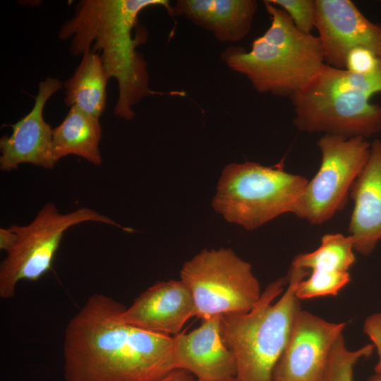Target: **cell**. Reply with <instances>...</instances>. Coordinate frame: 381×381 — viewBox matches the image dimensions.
Returning <instances> with one entry per match:
<instances>
[{
	"instance_id": "cell-28",
	"label": "cell",
	"mask_w": 381,
	"mask_h": 381,
	"mask_svg": "<svg viewBox=\"0 0 381 381\" xmlns=\"http://www.w3.org/2000/svg\"><path fill=\"white\" fill-rule=\"evenodd\" d=\"M226 381H234V380H226Z\"/></svg>"
},
{
	"instance_id": "cell-27",
	"label": "cell",
	"mask_w": 381,
	"mask_h": 381,
	"mask_svg": "<svg viewBox=\"0 0 381 381\" xmlns=\"http://www.w3.org/2000/svg\"><path fill=\"white\" fill-rule=\"evenodd\" d=\"M368 381H381V375H378V374H376L375 375H373V377H371Z\"/></svg>"
},
{
	"instance_id": "cell-12",
	"label": "cell",
	"mask_w": 381,
	"mask_h": 381,
	"mask_svg": "<svg viewBox=\"0 0 381 381\" xmlns=\"http://www.w3.org/2000/svg\"><path fill=\"white\" fill-rule=\"evenodd\" d=\"M61 80L48 77L38 85L35 104L30 111L11 125V135L0 139V169L11 171L20 164H32L47 169L56 164L52 153L53 129L43 116L45 104L62 88Z\"/></svg>"
},
{
	"instance_id": "cell-26",
	"label": "cell",
	"mask_w": 381,
	"mask_h": 381,
	"mask_svg": "<svg viewBox=\"0 0 381 381\" xmlns=\"http://www.w3.org/2000/svg\"><path fill=\"white\" fill-rule=\"evenodd\" d=\"M158 381H198L192 374L186 370L176 369Z\"/></svg>"
},
{
	"instance_id": "cell-13",
	"label": "cell",
	"mask_w": 381,
	"mask_h": 381,
	"mask_svg": "<svg viewBox=\"0 0 381 381\" xmlns=\"http://www.w3.org/2000/svg\"><path fill=\"white\" fill-rule=\"evenodd\" d=\"M221 316L202 319L193 330L173 336L176 369L188 371L198 381L234 380L236 358L222 339Z\"/></svg>"
},
{
	"instance_id": "cell-23",
	"label": "cell",
	"mask_w": 381,
	"mask_h": 381,
	"mask_svg": "<svg viewBox=\"0 0 381 381\" xmlns=\"http://www.w3.org/2000/svg\"><path fill=\"white\" fill-rule=\"evenodd\" d=\"M380 58L369 49L354 48L346 56L345 69L353 73H369L378 67Z\"/></svg>"
},
{
	"instance_id": "cell-16",
	"label": "cell",
	"mask_w": 381,
	"mask_h": 381,
	"mask_svg": "<svg viewBox=\"0 0 381 381\" xmlns=\"http://www.w3.org/2000/svg\"><path fill=\"white\" fill-rule=\"evenodd\" d=\"M258 8L255 0H177L171 16H184L220 42H236L250 31Z\"/></svg>"
},
{
	"instance_id": "cell-20",
	"label": "cell",
	"mask_w": 381,
	"mask_h": 381,
	"mask_svg": "<svg viewBox=\"0 0 381 381\" xmlns=\"http://www.w3.org/2000/svg\"><path fill=\"white\" fill-rule=\"evenodd\" d=\"M374 349L372 344L350 351L346 346L343 334H341L332 346L319 381H353V366L361 358L369 356Z\"/></svg>"
},
{
	"instance_id": "cell-14",
	"label": "cell",
	"mask_w": 381,
	"mask_h": 381,
	"mask_svg": "<svg viewBox=\"0 0 381 381\" xmlns=\"http://www.w3.org/2000/svg\"><path fill=\"white\" fill-rule=\"evenodd\" d=\"M192 317H195L193 298L181 279L155 283L121 314L126 323L169 336L179 334Z\"/></svg>"
},
{
	"instance_id": "cell-15",
	"label": "cell",
	"mask_w": 381,
	"mask_h": 381,
	"mask_svg": "<svg viewBox=\"0 0 381 381\" xmlns=\"http://www.w3.org/2000/svg\"><path fill=\"white\" fill-rule=\"evenodd\" d=\"M350 196L354 205L349 236L354 250L368 255L381 241V140L370 143L368 159L350 189Z\"/></svg>"
},
{
	"instance_id": "cell-4",
	"label": "cell",
	"mask_w": 381,
	"mask_h": 381,
	"mask_svg": "<svg viewBox=\"0 0 381 381\" xmlns=\"http://www.w3.org/2000/svg\"><path fill=\"white\" fill-rule=\"evenodd\" d=\"M308 272L291 267L287 278L271 282L247 313L221 316V334L236 362L234 381H272L301 309L296 296Z\"/></svg>"
},
{
	"instance_id": "cell-3",
	"label": "cell",
	"mask_w": 381,
	"mask_h": 381,
	"mask_svg": "<svg viewBox=\"0 0 381 381\" xmlns=\"http://www.w3.org/2000/svg\"><path fill=\"white\" fill-rule=\"evenodd\" d=\"M271 23L250 49L229 47L221 58L246 76L256 91L290 98L301 92L325 64L318 37L299 30L287 13L263 1Z\"/></svg>"
},
{
	"instance_id": "cell-22",
	"label": "cell",
	"mask_w": 381,
	"mask_h": 381,
	"mask_svg": "<svg viewBox=\"0 0 381 381\" xmlns=\"http://www.w3.org/2000/svg\"><path fill=\"white\" fill-rule=\"evenodd\" d=\"M284 10L301 32L311 34L315 28V0H268Z\"/></svg>"
},
{
	"instance_id": "cell-19",
	"label": "cell",
	"mask_w": 381,
	"mask_h": 381,
	"mask_svg": "<svg viewBox=\"0 0 381 381\" xmlns=\"http://www.w3.org/2000/svg\"><path fill=\"white\" fill-rule=\"evenodd\" d=\"M353 241L349 236L329 234L322 237L320 246L314 251L298 254L291 267L307 272L315 270L349 272L356 260Z\"/></svg>"
},
{
	"instance_id": "cell-1",
	"label": "cell",
	"mask_w": 381,
	"mask_h": 381,
	"mask_svg": "<svg viewBox=\"0 0 381 381\" xmlns=\"http://www.w3.org/2000/svg\"><path fill=\"white\" fill-rule=\"evenodd\" d=\"M120 302L90 296L68 322L65 381H158L176 370L173 337L126 323Z\"/></svg>"
},
{
	"instance_id": "cell-7",
	"label": "cell",
	"mask_w": 381,
	"mask_h": 381,
	"mask_svg": "<svg viewBox=\"0 0 381 381\" xmlns=\"http://www.w3.org/2000/svg\"><path fill=\"white\" fill-rule=\"evenodd\" d=\"M180 277L192 294L195 317L201 320L247 313L262 294L250 264L231 248L200 251L184 262Z\"/></svg>"
},
{
	"instance_id": "cell-21",
	"label": "cell",
	"mask_w": 381,
	"mask_h": 381,
	"mask_svg": "<svg viewBox=\"0 0 381 381\" xmlns=\"http://www.w3.org/2000/svg\"><path fill=\"white\" fill-rule=\"evenodd\" d=\"M350 280L349 272L312 271L307 279L298 283L296 296L299 300L337 296Z\"/></svg>"
},
{
	"instance_id": "cell-10",
	"label": "cell",
	"mask_w": 381,
	"mask_h": 381,
	"mask_svg": "<svg viewBox=\"0 0 381 381\" xmlns=\"http://www.w3.org/2000/svg\"><path fill=\"white\" fill-rule=\"evenodd\" d=\"M346 322L326 321L301 308L298 312L272 381H319Z\"/></svg>"
},
{
	"instance_id": "cell-25",
	"label": "cell",
	"mask_w": 381,
	"mask_h": 381,
	"mask_svg": "<svg viewBox=\"0 0 381 381\" xmlns=\"http://www.w3.org/2000/svg\"><path fill=\"white\" fill-rule=\"evenodd\" d=\"M16 242V233L11 226L9 228L0 229V248L6 253Z\"/></svg>"
},
{
	"instance_id": "cell-6",
	"label": "cell",
	"mask_w": 381,
	"mask_h": 381,
	"mask_svg": "<svg viewBox=\"0 0 381 381\" xmlns=\"http://www.w3.org/2000/svg\"><path fill=\"white\" fill-rule=\"evenodd\" d=\"M308 181L282 165L231 163L222 171L212 205L227 222L254 230L282 214L292 213Z\"/></svg>"
},
{
	"instance_id": "cell-5",
	"label": "cell",
	"mask_w": 381,
	"mask_h": 381,
	"mask_svg": "<svg viewBox=\"0 0 381 381\" xmlns=\"http://www.w3.org/2000/svg\"><path fill=\"white\" fill-rule=\"evenodd\" d=\"M381 92V58L373 72L358 74L327 65L291 97L298 130L366 138L381 131V106L370 102Z\"/></svg>"
},
{
	"instance_id": "cell-2",
	"label": "cell",
	"mask_w": 381,
	"mask_h": 381,
	"mask_svg": "<svg viewBox=\"0 0 381 381\" xmlns=\"http://www.w3.org/2000/svg\"><path fill=\"white\" fill-rule=\"evenodd\" d=\"M154 6L164 7L171 15L167 0H82L59 32V40H71V55L99 54L109 78L118 83L114 114L126 120L134 118L133 107L142 99L164 94L150 89L147 63L137 50L147 39L138 16Z\"/></svg>"
},
{
	"instance_id": "cell-18",
	"label": "cell",
	"mask_w": 381,
	"mask_h": 381,
	"mask_svg": "<svg viewBox=\"0 0 381 381\" xmlns=\"http://www.w3.org/2000/svg\"><path fill=\"white\" fill-rule=\"evenodd\" d=\"M109 80L99 54L85 53L73 75L64 84V102L99 119L106 108Z\"/></svg>"
},
{
	"instance_id": "cell-17",
	"label": "cell",
	"mask_w": 381,
	"mask_h": 381,
	"mask_svg": "<svg viewBox=\"0 0 381 381\" xmlns=\"http://www.w3.org/2000/svg\"><path fill=\"white\" fill-rule=\"evenodd\" d=\"M99 119L72 107L62 122L53 129L52 153L56 163L70 155L99 166L102 138Z\"/></svg>"
},
{
	"instance_id": "cell-8",
	"label": "cell",
	"mask_w": 381,
	"mask_h": 381,
	"mask_svg": "<svg viewBox=\"0 0 381 381\" xmlns=\"http://www.w3.org/2000/svg\"><path fill=\"white\" fill-rule=\"evenodd\" d=\"M97 222L124 229L111 218L87 207L61 214L47 203L25 226L12 225L16 242L0 265V297L9 299L23 280L37 281L52 267L63 236L70 227Z\"/></svg>"
},
{
	"instance_id": "cell-24",
	"label": "cell",
	"mask_w": 381,
	"mask_h": 381,
	"mask_svg": "<svg viewBox=\"0 0 381 381\" xmlns=\"http://www.w3.org/2000/svg\"><path fill=\"white\" fill-rule=\"evenodd\" d=\"M363 330L377 349L378 361L375 370L376 374L381 375V312L373 314L365 320Z\"/></svg>"
},
{
	"instance_id": "cell-11",
	"label": "cell",
	"mask_w": 381,
	"mask_h": 381,
	"mask_svg": "<svg viewBox=\"0 0 381 381\" xmlns=\"http://www.w3.org/2000/svg\"><path fill=\"white\" fill-rule=\"evenodd\" d=\"M315 28L325 64L345 69L349 52L357 47L381 57V25L369 20L351 0H315Z\"/></svg>"
},
{
	"instance_id": "cell-9",
	"label": "cell",
	"mask_w": 381,
	"mask_h": 381,
	"mask_svg": "<svg viewBox=\"0 0 381 381\" xmlns=\"http://www.w3.org/2000/svg\"><path fill=\"white\" fill-rule=\"evenodd\" d=\"M320 168L308 181L293 214L313 224H320L340 210L356 179L365 166L370 143L362 137L325 134L317 143Z\"/></svg>"
}]
</instances>
